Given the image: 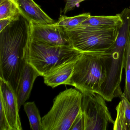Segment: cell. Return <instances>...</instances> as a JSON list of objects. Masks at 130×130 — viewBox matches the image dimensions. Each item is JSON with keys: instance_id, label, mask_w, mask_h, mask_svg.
<instances>
[{"instance_id": "7a4b0ae2", "label": "cell", "mask_w": 130, "mask_h": 130, "mask_svg": "<svg viewBox=\"0 0 130 130\" xmlns=\"http://www.w3.org/2000/svg\"><path fill=\"white\" fill-rule=\"evenodd\" d=\"M108 53H82L74 64L67 85L73 86L82 93L100 94L107 78Z\"/></svg>"}, {"instance_id": "ba28073f", "label": "cell", "mask_w": 130, "mask_h": 130, "mask_svg": "<svg viewBox=\"0 0 130 130\" xmlns=\"http://www.w3.org/2000/svg\"><path fill=\"white\" fill-rule=\"evenodd\" d=\"M0 101L3 106L12 130H23L15 92L10 84L1 77H0Z\"/></svg>"}, {"instance_id": "2e32d148", "label": "cell", "mask_w": 130, "mask_h": 130, "mask_svg": "<svg viewBox=\"0 0 130 130\" xmlns=\"http://www.w3.org/2000/svg\"><path fill=\"white\" fill-rule=\"evenodd\" d=\"M124 68L125 70V83L123 94L130 102V38L128 40L125 49Z\"/></svg>"}, {"instance_id": "ac0fdd59", "label": "cell", "mask_w": 130, "mask_h": 130, "mask_svg": "<svg viewBox=\"0 0 130 130\" xmlns=\"http://www.w3.org/2000/svg\"><path fill=\"white\" fill-rule=\"evenodd\" d=\"M70 130H85V120L81 109L73 122Z\"/></svg>"}, {"instance_id": "6da1fadb", "label": "cell", "mask_w": 130, "mask_h": 130, "mask_svg": "<svg viewBox=\"0 0 130 130\" xmlns=\"http://www.w3.org/2000/svg\"><path fill=\"white\" fill-rule=\"evenodd\" d=\"M30 23L20 14L0 32V77L16 91L24 65Z\"/></svg>"}, {"instance_id": "d6986e66", "label": "cell", "mask_w": 130, "mask_h": 130, "mask_svg": "<svg viewBox=\"0 0 130 130\" xmlns=\"http://www.w3.org/2000/svg\"><path fill=\"white\" fill-rule=\"evenodd\" d=\"M0 103V130H12L8 122L3 104L1 102Z\"/></svg>"}, {"instance_id": "52a82bcc", "label": "cell", "mask_w": 130, "mask_h": 130, "mask_svg": "<svg viewBox=\"0 0 130 130\" xmlns=\"http://www.w3.org/2000/svg\"><path fill=\"white\" fill-rule=\"evenodd\" d=\"M29 23V37L32 41L53 45L71 46L66 31L56 23L52 24Z\"/></svg>"}, {"instance_id": "4fadbf2b", "label": "cell", "mask_w": 130, "mask_h": 130, "mask_svg": "<svg viewBox=\"0 0 130 130\" xmlns=\"http://www.w3.org/2000/svg\"><path fill=\"white\" fill-rule=\"evenodd\" d=\"M24 110L29 120L30 128L32 130H43L42 118L34 102L24 104Z\"/></svg>"}, {"instance_id": "5b68a950", "label": "cell", "mask_w": 130, "mask_h": 130, "mask_svg": "<svg viewBox=\"0 0 130 130\" xmlns=\"http://www.w3.org/2000/svg\"><path fill=\"white\" fill-rule=\"evenodd\" d=\"M83 93L77 89H67L54 100L50 111L42 118L43 130H70L81 110Z\"/></svg>"}, {"instance_id": "5bb4252c", "label": "cell", "mask_w": 130, "mask_h": 130, "mask_svg": "<svg viewBox=\"0 0 130 130\" xmlns=\"http://www.w3.org/2000/svg\"><path fill=\"white\" fill-rule=\"evenodd\" d=\"M20 14L16 0H0V20L17 19Z\"/></svg>"}, {"instance_id": "7402d4cb", "label": "cell", "mask_w": 130, "mask_h": 130, "mask_svg": "<svg viewBox=\"0 0 130 130\" xmlns=\"http://www.w3.org/2000/svg\"><path fill=\"white\" fill-rule=\"evenodd\" d=\"M16 19H4L0 20V32L3 30L13 21Z\"/></svg>"}, {"instance_id": "9c48e42d", "label": "cell", "mask_w": 130, "mask_h": 130, "mask_svg": "<svg viewBox=\"0 0 130 130\" xmlns=\"http://www.w3.org/2000/svg\"><path fill=\"white\" fill-rule=\"evenodd\" d=\"M39 76L38 72L26 62L15 92L19 109L29 98L35 80Z\"/></svg>"}, {"instance_id": "e0dca14e", "label": "cell", "mask_w": 130, "mask_h": 130, "mask_svg": "<svg viewBox=\"0 0 130 130\" xmlns=\"http://www.w3.org/2000/svg\"><path fill=\"white\" fill-rule=\"evenodd\" d=\"M116 109L117 111V116L113 124V129L114 130H130L121 101L119 102Z\"/></svg>"}, {"instance_id": "30bf717a", "label": "cell", "mask_w": 130, "mask_h": 130, "mask_svg": "<svg viewBox=\"0 0 130 130\" xmlns=\"http://www.w3.org/2000/svg\"><path fill=\"white\" fill-rule=\"evenodd\" d=\"M22 14L29 23L52 24L55 21L48 15L33 0H16Z\"/></svg>"}, {"instance_id": "ffe728a7", "label": "cell", "mask_w": 130, "mask_h": 130, "mask_svg": "<svg viewBox=\"0 0 130 130\" xmlns=\"http://www.w3.org/2000/svg\"><path fill=\"white\" fill-rule=\"evenodd\" d=\"M119 97L121 100V101L122 102L124 106L127 121L130 128V102L124 96L121 90L119 92Z\"/></svg>"}, {"instance_id": "8992f818", "label": "cell", "mask_w": 130, "mask_h": 130, "mask_svg": "<svg viewBox=\"0 0 130 130\" xmlns=\"http://www.w3.org/2000/svg\"><path fill=\"white\" fill-rule=\"evenodd\" d=\"M81 109L85 120V130H106L109 123L115 122L105 100L99 93H83Z\"/></svg>"}, {"instance_id": "44dd1931", "label": "cell", "mask_w": 130, "mask_h": 130, "mask_svg": "<svg viewBox=\"0 0 130 130\" xmlns=\"http://www.w3.org/2000/svg\"><path fill=\"white\" fill-rule=\"evenodd\" d=\"M84 1L86 0H66V5L63 10L64 14H66L67 13L73 9L76 6H79L81 2Z\"/></svg>"}, {"instance_id": "7c38bea8", "label": "cell", "mask_w": 130, "mask_h": 130, "mask_svg": "<svg viewBox=\"0 0 130 130\" xmlns=\"http://www.w3.org/2000/svg\"><path fill=\"white\" fill-rule=\"evenodd\" d=\"M123 21L119 14L112 16H90L82 24L83 25L103 28L121 27Z\"/></svg>"}, {"instance_id": "9a60e30c", "label": "cell", "mask_w": 130, "mask_h": 130, "mask_svg": "<svg viewBox=\"0 0 130 130\" xmlns=\"http://www.w3.org/2000/svg\"><path fill=\"white\" fill-rule=\"evenodd\" d=\"M91 15L90 13H85L70 17L61 15L56 24L62 27L64 30L70 29L79 25Z\"/></svg>"}, {"instance_id": "277c9868", "label": "cell", "mask_w": 130, "mask_h": 130, "mask_svg": "<svg viewBox=\"0 0 130 130\" xmlns=\"http://www.w3.org/2000/svg\"><path fill=\"white\" fill-rule=\"evenodd\" d=\"M121 27L103 28L79 25L65 30L71 46L82 53H108Z\"/></svg>"}, {"instance_id": "3957f363", "label": "cell", "mask_w": 130, "mask_h": 130, "mask_svg": "<svg viewBox=\"0 0 130 130\" xmlns=\"http://www.w3.org/2000/svg\"><path fill=\"white\" fill-rule=\"evenodd\" d=\"M82 54L71 46L35 41L29 37L25 59L44 77L61 65L76 60Z\"/></svg>"}, {"instance_id": "8fae6325", "label": "cell", "mask_w": 130, "mask_h": 130, "mask_svg": "<svg viewBox=\"0 0 130 130\" xmlns=\"http://www.w3.org/2000/svg\"><path fill=\"white\" fill-rule=\"evenodd\" d=\"M77 60L61 65L49 72L43 77L44 83L52 88L61 85H67Z\"/></svg>"}]
</instances>
